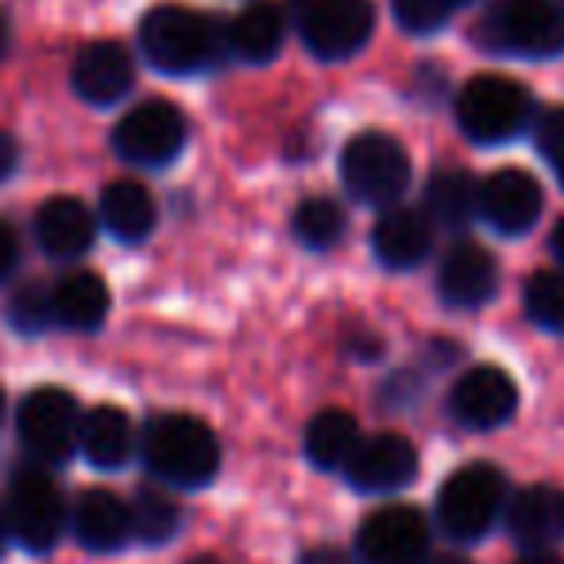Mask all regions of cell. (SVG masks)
<instances>
[{
  "label": "cell",
  "instance_id": "10",
  "mask_svg": "<svg viewBox=\"0 0 564 564\" xmlns=\"http://www.w3.org/2000/svg\"><path fill=\"white\" fill-rule=\"evenodd\" d=\"M112 148L132 166H166L186 148V117L171 101H143L117 124Z\"/></svg>",
  "mask_w": 564,
  "mask_h": 564
},
{
  "label": "cell",
  "instance_id": "21",
  "mask_svg": "<svg viewBox=\"0 0 564 564\" xmlns=\"http://www.w3.org/2000/svg\"><path fill=\"white\" fill-rule=\"evenodd\" d=\"M51 314L63 329L94 333L109 317V286L94 271H70L51 291Z\"/></svg>",
  "mask_w": 564,
  "mask_h": 564
},
{
  "label": "cell",
  "instance_id": "27",
  "mask_svg": "<svg viewBox=\"0 0 564 564\" xmlns=\"http://www.w3.org/2000/svg\"><path fill=\"white\" fill-rule=\"evenodd\" d=\"M345 228H348V217L333 197H310V202H302L299 209H294V236H299V243H306V248H314V251L337 248Z\"/></svg>",
  "mask_w": 564,
  "mask_h": 564
},
{
  "label": "cell",
  "instance_id": "13",
  "mask_svg": "<svg viewBox=\"0 0 564 564\" xmlns=\"http://www.w3.org/2000/svg\"><path fill=\"white\" fill-rule=\"evenodd\" d=\"M345 476L364 495L399 491L417 476V448L399 433L360 437V445L352 448V456L345 464Z\"/></svg>",
  "mask_w": 564,
  "mask_h": 564
},
{
  "label": "cell",
  "instance_id": "31",
  "mask_svg": "<svg viewBox=\"0 0 564 564\" xmlns=\"http://www.w3.org/2000/svg\"><path fill=\"white\" fill-rule=\"evenodd\" d=\"M394 20H399L406 32L430 35L437 28H445V20L453 17V0H391Z\"/></svg>",
  "mask_w": 564,
  "mask_h": 564
},
{
  "label": "cell",
  "instance_id": "11",
  "mask_svg": "<svg viewBox=\"0 0 564 564\" xmlns=\"http://www.w3.org/2000/svg\"><path fill=\"white\" fill-rule=\"evenodd\" d=\"M356 553H360L364 564H425L430 522L417 507L391 502L360 525Z\"/></svg>",
  "mask_w": 564,
  "mask_h": 564
},
{
  "label": "cell",
  "instance_id": "33",
  "mask_svg": "<svg viewBox=\"0 0 564 564\" xmlns=\"http://www.w3.org/2000/svg\"><path fill=\"white\" fill-rule=\"evenodd\" d=\"M17 263H20V240H17V232L0 220V282L17 271Z\"/></svg>",
  "mask_w": 564,
  "mask_h": 564
},
{
  "label": "cell",
  "instance_id": "23",
  "mask_svg": "<svg viewBox=\"0 0 564 564\" xmlns=\"http://www.w3.org/2000/svg\"><path fill=\"white\" fill-rule=\"evenodd\" d=\"M101 225L120 243H140L155 228V202L140 182H112L101 194Z\"/></svg>",
  "mask_w": 564,
  "mask_h": 564
},
{
  "label": "cell",
  "instance_id": "24",
  "mask_svg": "<svg viewBox=\"0 0 564 564\" xmlns=\"http://www.w3.org/2000/svg\"><path fill=\"white\" fill-rule=\"evenodd\" d=\"M282 35H286V20L274 4H251L228 28V47L236 51V58L243 63H271L282 47Z\"/></svg>",
  "mask_w": 564,
  "mask_h": 564
},
{
  "label": "cell",
  "instance_id": "1",
  "mask_svg": "<svg viewBox=\"0 0 564 564\" xmlns=\"http://www.w3.org/2000/svg\"><path fill=\"white\" fill-rule=\"evenodd\" d=\"M143 460L163 484L205 487L220 468V441L189 414H159L143 430Z\"/></svg>",
  "mask_w": 564,
  "mask_h": 564
},
{
  "label": "cell",
  "instance_id": "18",
  "mask_svg": "<svg viewBox=\"0 0 564 564\" xmlns=\"http://www.w3.org/2000/svg\"><path fill=\"white\" fill-rule=\"evenodd\" d=\"M97 220L78 197H51L35 213V240L51 259H78L94 248Z\"/></svg>",
  "mask_w": 564,
  "mask_h": 564
},
{
  "label": "cell",
  "instance_id": "37",
  "mask_svg": "<svg viewBox=\"0 0 564 564\" xmlns=\"http://www.w3.org/2000/svg\"><path fill=\"white\" fill-rule=\"evenodd\" d=\"M549 248H553V256L564 263V217L556 220V228H553V236H549Z\"/></svg>",
  "mask_w": 564,
  "mask_h": 564
},
{
  "label": "cell",
  "instance_id": "43",
  "mask_svg": "<svg viewBox=\"0 0 564 564\" xmlns=\"http://www.w3.org/2000/svg\"><path fill=\"white\" fill-rule=\"evenodd\" d=\"M453 4H468V0H453Z\"/></svg>",
  "mask_w": 564,
  "mask_h": 564
},
{
  "label": "cell",
  "instance_id": "28",
  "mask_svg": "<svg viewBox=\"0 0 564 564\" xmlns=\"http://www.w3.org/2000/svg\"><path fill=\"white\" fill-rule=\"evenodd\" d=\"M525 314L549 333H564V271H538L525 282Z\"/></svg>",
  "mask_w": 564,
  "mask_h": 564
},
{
  "label": "cell",
  "instance_id": "25",
  "mask_svg": "<svg viewBox=\"0 0 564 564\" xmlns=\"http://www.w3.org/2000/svg\"><path fill=\"white\" fill-rule=\"evenodd\" d=\"M425 217L441 228H468L479 217V186L468 171H437L425 186Z\"/></svg>",
  "mask_w": 564,
  "mask_h": 564
},
{
  "label": "cell",
  "instance_id": "34",
  "mask_svg": "<svg viewBox=\"0 0 564 564\" xmlns=\"http://www.w3.org/2000/svg\"><path fill=\"white\" fill-rule=\"evenodd\" d=\"M17 159H20V155H17V140L0 132V182H4L12 171H17Z\"/></svg>",
  "mask_w": 564,
  "mask_h": 564
},
{
  "label": "cell",
  "instance_id": "20",
  "mask_svg": "<svg viewBox=\"0 0 564 564\" xmlns=\"http://www.w3.org/2000/svg\"><path fill=\"white\" fill-rule=\"evenodd\" d=\"M74 533L86 549L94 553H117L132 541V510L120 495L112 491H82L78 507L70 514Z\"/></svg>",
  "mask_w": 564,
  "mask_h": 564
},
{
  "label": "cell",
  "instance_id": "8",
  "mask_svg": "<svg viewBox=\"0 0 564 564\" xmlns=\"http://www.w3.org/2000/svg\"><path fill=\"white\" fill-rule=\"evenodd\" d=\"M299 32L317 58L340 63L368 47L376 9L371 0H299Z\"/></svg>",
  "mask_w": 564,
  "mask_h": 564
},
{
  "label": "cell",
  "instance_id": "9",
  "mask_svg": "<svg viewBox=\"0 0 564 564\" xmlns=\"http://www.w3.org/2000/svg\"><path fill=\"white\" fill-rule=\"evenodd\" d=\"M20 441L32 448L40 460L63 464L78 453V430H82V410L74 394L63 387H40L20 402L17 414Z\"/></svg>",
  "mask_w": 564,
  "mask_h": 564
},
{
  "label": "cell",
  "instance_id": "30",
  "mask_svg": "<svg viewBox=\"0 0 564 564\" xmlns=\"http://www.w3.org/2000/svg\"><path fill=\"white\" fill-rule=\"evenodd\" d=\"M4 317H9V325L17 333L35 337V333H43L51 322H55V314H51V294H43L40 286H20V291L9 299Z\"/></svg>",
  "mask_w": 564,
  "mask_h": 564
},
{
  "label": "cell",
  "instance_id": "4",
  "mask_svg": "<svg viewBox=\"0 0 564 564\" xmlns=\"http://www.w3.org/2000/svg\"><path fill=\"white\" fill-rule=\"evenodd\" d=\"M507 507V476L495 464H468L453 471L437 495V525L453 541H479Z\"/></svg>",
  "mask_w": 564,
  "mask_h": 564
},
{
  "label": "cell",
  "instance_id": "12",
  "mask_svg": "<svg viewBox=\"0 0 564 564\" xmlns=\"http://www.w3.org/2000/svg\"><path fill=\"white\" fill-rule=\"evenodd\" d=\"M448 410H453L456 422L468 425V430H499V425H507L510 417H514L518 387L502 368L479 364V368H468L453 383Z\"/></svg>",
  "mask_w": 564,
  "mask_h": 564
},
{
  "label": "cell",
  "instance_id": "29",
  "mask_svg": "<svg viewBox=\"0 0 564 564\" xmlns=\"http://www.w3.org/2000/svg\"><path fill=\"white\" fill-rule=\"evenodd\" d=\"M128 510H132V538L148 541V545L171 541L178 530V507L159 491H140L128 502Z\"/></svg>",
  "mask_w": 564,
  "mask_h": 564
},
{
  "label": "cell",
  "instance_id": "2",
  "mask_svg": "<svg viewBox=\"0 0 564 564\" xmlns=\"http://www.w3.org/2000/svg\"><path fill=\"white\" fill-rule=\"evenodd\" d=\"M476 35L495 55L556 58L564 51V12L556 0H495Z\"/></svg>",
  "mask_w": 564,
  "mask_h": 564
},
{
  "label": "cell",
  "instance_id": "6",
  "mask_svg": "<svg viewBox=\"0 0 564 564\" xmlns=\"http://www.w3.org/2000/svg\"><path fill=\"white\" fill-rule=\"evenodd\" d=\"M533 101L518 82L499 78V74H484L471 78L456 97V120L460 132L471 143H507L530 124Z\"/></svg>",
  "mask_w": 564,
  "mask_h": 564
},
{
  "label": "cell",
  "instance_id": "36",
  "mask_svg": "<svg viewBox=\"0 0 564 564\" xmlns=\"http://www.w3.org/2000/svg\"><path fill=\"white\" fill-rule=\"evenodd\" d=\"M518 564H564V556L549 553V549H530V556H522Z\"/></svg>",
  "mask_w": 564,
  "mask_h": 564
},
{
  "label": "cell",
  "instance_id": "5",
  "mask_svg": "<svg viewBox=\"0 0 564 564\" xmlns=\"http://www.w3.org/2000/svg\"><path fill=\"white\" fill-rule=\"evenodd\" d=\"M340 182L364 205H394L410 186V155L394 135L360 132L340 151Z\"/></svg>",
  "mask_w": 564,
  "mask_h": 564
},
{
  "label": "cell",
  "instance_id": "15",
  "mask_svg": "<svg viewBox=\"0 0 564 564\" xmlns=\"http://www.w3.org/2000/svg\"><path fill=\"white\" fill-rule=\"evenodd\" d=\"M132 82H135L132 58L112 40L89 43V47H82L78 58H74L70 86H74V94L89 105H117L120 97H128Z\"/></svg>",
  "mask_w": 564,
  "mask_h": 564
},
{
  "label": "cell",
  "instance_id": "40",
  "mask_svg": "<svg viewBox=\"0 0 564 564\" xmlns=\"http://www.w3.org/2000/svg\"><path fill=\"white\" fill-rule=\"evenodd\" d=\"M430 564H471V561H464V556H453V553H448V556H437V561H430Z\"/></svg>",
  "mask_w": 564,
  "mask_h": 564
},
{
  "label": "cell",
  "instance_id": "17",
  "mask_svg": "<svg viewBox=\"0 0 564 564\" xmlns=\"http://www.w3.org/2000/svg\"><path fill=\"white\" fill-rule=\"evenodd\" d=\"M437 291L453 310H476L499 291V267L479 243H456L437 271Z\"/></svg>",
  "mask_w": 564,
  "mask_h": 564
},
{
  "label": "cell",
  "instance_id": "14",
  "mask_svg": "<svg viewBox=\"0 0 564 564\" xmlns=\"http://www.w3.org/2000/svg\"><path fill=\"white\" fill-rule=\"evenodd\" d=\"M479 217L502 236H522L541 217V186L530 171L502 166L479 182Z\"/></svg>",
  "mask_w": 564,
  "mask_h": 564
},
{
  "label": "cell",
  "instance_id": "19",
  "mask_svg": "<svg viewBox=\"0 0 564 564\" xmlns=\"http://www.w3.org/2000/svg\"><path fill=\"white\" fill-rule=\"evenodd\" d=\"M371 248L376 259L391 271H410V267L425 263L433 248V220L425 209H387L376 220L371 232Z\"/></svg>",
  "mask_w": 564,
  "mask_h": 564
},
{
  "label": "cell",
  "instance_id": "38",
  "mask_svg": "<svg viewBox=\"0 0 564 564\" xmlns=\"http://www.w3.org/2000/svg\"><path fill=\"white\" fill-rule=\"evenodd\" d=\"M9 541H12L9 518H4V510H0V556H4V549H9Z\"/></svg>",
  "mask_w": 564,
  "mask_h": 564
},
{
  "label": "cell",
  "instance_id": "32",
  "mask_svg": "<svg viewBox=\"0 0 564 564\" xmlns=\"http://www.w3.org/2000/svg\"><path fill=\"white\" fill-rule=\"evenodd\" d=\"M538 151L545 155V163L553 166L556 182L564 186V109H549L538 120Z\"/></svg>",
  "mask_w": 564,
  "mask_h": 564
},
{
  "label": "cell",
  "instance_id": "3",
  "mask_svg": "<svg viewBox=\"0 0 564 564\" xmlns=\"http://www.w3.org/2000/svg\"><path fill=\"white\" fill-rule=\"evenodd\" d=\"M140 47L155 70L182 78V74H197L213 63L217 35L202 12L182 9V4H159L143 17Z\"/></svg>",
  "mask_w": 564,
  "mask_h": 564
},
{
  "label": "cell",
  "instance_id": "35",
  "mask_svg": "<svg viewBox=\"0 0 564 564\" xmlns=\"http://www.w3.org/2000/svg\"><path fill=\"white\" fill-rule=\"evenodd\" d=\"M299 564H348V556L340 553V549L322 545V549H310V553H302Z\"/></svg>",
  "mask_w": 564,
  "mask_h": 564
},
{
  "label": "cell",
  "instance_id": "41",
  "mask_svg": "<svg viewBox=\"0 0 564 564\" xmlns=\"http://www.w3.org/2000/svg\"><path fill=\"white\" fill-rule=\"evenodd\" d=\"M189 564H220V561H213V556H197V561H189Z\"/></svg>",
  "mask_w": 564,
  "mask_h": 564
},
{
  "label": "cell",
  "instance_id": "26",
  "mask_svg": "<svg viewBox=\"0 0 564 564\" xmlns=\"http://www.w3.org/2000/svg\"><path fill=\"white\" fill-rule=\"evenodd\" d=\"M356 445H360V425L348 410H322L306 425V456L325 471L345 468Z\"/></svg>",
  "mask_w": 564,
  "mask_h": 564
},
{
  "label": "cell",
  "instance_id": "16",
  "mask_svg": "<svg viewBox=\"0 0 564 564\" xmlns=\"http://www.w3.org/2000/svg\"><path fill=\"white\" fill-rule=\"evenodd\" d=\"M507 533L525 549H549L564 538V491L549 484L522 487L502 507Z\"/></svg>",
  "mask_w": 564,
  "mask_h": 564
},
{
  "label": "cell",
  "instance_id": "7",
  "mask_svg": "<svg viewBox=\"0 0 564 564\" xmlns=\"http://www.w3.org/2000/svg\"><path fill=\"white\" fill-rule=\"evenodd\" d=\"M12 538L32 553H47L66 533V502L55 479L43 468H20L12 476L9 502H4Z\"/></svg>",
  "mask_w": 564,
  "mask_h": 564
},
{
  "label": "cell",
  "instance_id": "22",
  "mask_svg": "<svg viewBox=\"0 0 564 564\" xmlns=\"http://www.w3.org/2000/svg\"><path fill=\"white\" fill-rule=\"evenodd\" d=\"M78 448L94 468H120L135 448L132 417L120 406H97L82 414Z\"/></svg>",
  "mask_w": 564,
  "mask_h": 564
},
{
  "label": "cell",
  "instance_id": "42",
  "mask_svg": "<svg viewBox=\"0 0 564 564\" xmlns=\"http://www.w3.org/2000/svg\"><path fill=\"white\" fill-rule=\"evenodd\" d=\"M0 422H4V394H0Z\"/></svg>",
  "mask_w": 564,
  "mask_h": 564
},
{
  "label": "cell",
  "instance_id": "39",
  "mask_svg": "<svg viewBox=\"0 0 564 564\" xmlns=\"http://www.w3.org/2000/svg\"><path fill=\"white\" fill-rule=\"evenodd\" d=\"M9 43H12V32H9V20L0 17V58H4V51H9Z\"/></svg>",
  "mask_w": 564,
  "mask_h": 564
}]
</instances>
